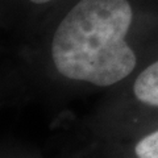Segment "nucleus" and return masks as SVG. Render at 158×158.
Wrapping results in <instances>:
<instances>
[{
	"label": "nucleus",
	"instance_id": "obj_2",
	"mask_svg": "<svg viewBox=\"0 0 158 158\" xmlns=\"http://www.w3.org/2000/svg\"><path fill=\"white\" fill-rule=\"evenodd\" d=\"M133 91L140 102L158 107V61L146 67L138 75Z\"/></svg>",
	"mask_w": 158,
	"mask_h": 158
},
{
	"label": "nucleus",
	"instance_id": "obj_1",
	"mask_svg": "<svg viewBox=\"0 0 158 158\" xmlns=\"http://www.w3.org/2000/svg\"><path fill=\"white\" fill-rule=\"evenodd\" d=\"M132 17L128 0H81L54 34L52 56L57 70L100 87L127 78L136 66L125 41Z\"/></svg>",
	"mask_w": 158,
	"mask_h": 158
},
{
	"label": "nucleus",
	"instance_id": "obj_4",
	"mask_svg": "<svg viewBox=\"0 0 158 158\" xmlns=\"http://www.w3.org/2000/svg\"><path fill=\"white\" fill-rule=\"evenodd\" d=\"M33 3H37V4H44V3H48V2H52V0H31Z\"/></svg>",
	"mask_w": 158,
	"mask_h": 158
},
{
	"label": "nucleus",
	"instance_id": "obj_3",
	"mask_svg": "<svg viewBox=\"0 0 158 158\" xmlns=\"http://www.w3.org/2000/svg\"><path fill=\"white\" fill-rule=\"evenodd\" d=\"M135 153L138 158H158V131L142 137L137 142Z\"/></svg>",
	"mask_w": 158,
	"mask_h": 158
}]
</instances>
